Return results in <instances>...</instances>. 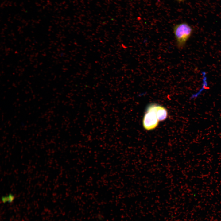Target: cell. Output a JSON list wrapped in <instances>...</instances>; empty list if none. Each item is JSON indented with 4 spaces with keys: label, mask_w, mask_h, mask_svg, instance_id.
Returning a JSON list of instances; mask_svg holds the SVG:
<instances>
[{
    "label": "cell",
    "mask_w": 221,
    "mask_h": 221,
    "mask_svg": "<svg viewBox=\"0 0 221 221\" xmlns=\"http://www.w3.org/2000/svg\"><path fill=\"white\" fill-rule=\"evenodd\" d=\"M202 83L201 87L199 90L193 93L190 98L195 99L200 97L205 91L208 89V85L206 74L205 72H202Z\"/></svg>",
    "instance_id": "4"
},
{
    "label": "cell",
    "mask_w": 221,
    "mask_h": 221,
    "mask_svg": "<svg viewBox=\"0 0 221 221\" xmlns=\"http://www.w3.org/2000/svg\"><path fill=\"white\" fill-rule=\"evenodd\" d=\"M177 1H184V0H176Z\"/></svg>",
    "instance_id": "5"
},
{
    "label": "cell",
    "mask_w": 221,
    "mask_h": 221,
    "mask_svg": "<svg viewBox=\"0 0 221 221\" xmlns=\"http://www.w3.org/2000/svg\"><path fill=\"white\" fill-rule=\"evenodd\" d=\"M146 110L154 111L159 121L165 120L168 115L167 109L163 106L156 104H151L148 106Z\"/></svg>",
    "instance_id": "3"
},
{
    "label": "cell",
    "mask_w": 221,
    "mask_h": 221,
    "mask_svg": "<svg viewBox=\"0 0 221 221\" xmlns=\"http://www.w3.org/2000/svg\"><path fill=\"white\" fill-rule=\"evenodd\" d=\"M159 121L154 111L146 110L142 120L143 126L146 130H152L157 127Z\"/></svg>",
    "instance_id": "2"
},
{
    "label": "cell",
    "mask_w": 221,
    "mask_h": 221,
    "mask_svg": "<svg viewBox=\"0 0 221 221\" xmlns=\"http://www.w3.org/2000/svg\"><path fill=\"white\" fill-rule=\"evenodd\" d=\"M173 31L177 48L180 50L185 46L193 32V28L187 22L176 24L173 27Z\"/></svg>",
    "instance_id": "1"
}]
</instances>
